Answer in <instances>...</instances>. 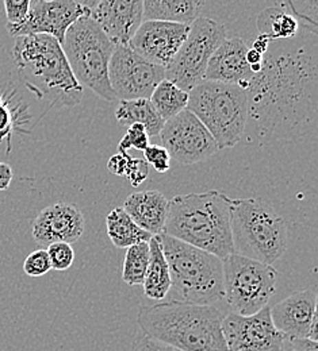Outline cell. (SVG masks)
<instances>
[{
  "label": "cell",
  "instance_id": "obj_1",
  "mask_svg": "<svg viewBox=\"0 0 318 351\" xmlns=\"http://www.w3.org/2000/svg\"><path fill=\"white\" fill-rule=\"evenodd\" d=\"M318 36L304 27L290 40L271 41L247 92L251 139L302 141L317 132Z\"/></svg>",
  "mask_w": 318,
  "mask_h": 351
},
{
  "label": "cell",
  "instance_id": "obj_2",
  "mask_svg": "<svg viewBox=\"0 0 318 351\" xmlns=\"http://www.w3.org/2000/svg\"><path fill=\"white\" fill-rule=\"evenodd\" d=\"M224 313L213 306L167 300L142 306L139 331L182 351H227L223 332Z\"/></svg>",
  "mask_w": 318,
  "mask_h": 351
},
{
  "label": "cell",
  "instance_id": "obj_3",
  "mask_svg": "<svg viewBox=\"0 0 318 351\" xmlns=\"http://www.w3.org/2000/svg\"><path fill=\"white\" fill-rule=\"evenodd\" d=\"M231 207L233 199L220 191L178 195L168 202L163 232L225 260L234 253Z\"/></svg>",
  "mask_w": 318,
  "mask_h": 351
},
{
  "label": "cell",
  "instance_id": "obj_4",
  "mask_svg": "<svg viewBox=\"0 0 318 351\" xmlns=\"http://www.w3.org/2000/svg\"><path fill=\"white\" fill-rule=\"evenodd\" d=\"M12 57L26 86L38 97L63 106H78L82 101L83 86L73 76L56 38L46 34L16 37Z\"/></svg>",
  "mask_w": 318,
  "mask_h": 351
},
{
  "label": "cell",
  "instance_id": "obj_5",
  "mask_svg": "<svg viewBox=\"0 0 318 351\" xmlns=\"http://www.w3.org/2000/svg\"><path fill=\"white\" fill-rule=\"evenodd\" d=\"M159 237L170 266V300L213 306L224 299L223 260L164 232Z\"/></svg>",
  "mask_w": 318,
  "mask_h": 351
},
{
  "label": "cell",
  "instance_id": "obj_6",
  "mask_svg": "<svg viewBox=\"0 0 318 351\" xmlns=\"http://www.w3.org/2000/svg\"><path fill=\"white\" fill-rule=\"evenodd\" d=\"M231 238L234 253L273 265L287 250V224L260 197L233 199Z\"/></svg>",
  "mask_w": 318,
  "mask_h": 351
},
{
  "label": "cell",
  "instance_id": "obj_7",
  "mask_svg": "<svg viewBox=\"0 0 318 351\" xmlns=\"http://www.w3.org/2000/svg\"><path fill=\"white\" fill-rule=\"evenodd\" d=\"M187 110L205 125L220 150L236 146L247 132V92L237 84L202 82L188 92Z\"/></svg>",
  "mask_w": 318,
  "mask_h": 351
},
{
  "label": "cell",
  "instance_id": "obj_8",
  "mask_svg": "<svg viewBox=\"0 0 318 351\" xmlns=\"http://www.w3.org/2000/svg\"><path fill=\"white\" fill-rule=\"evenodd\" d=\"M73 76L99 97L113 101L115 95L109 82V65L115 44L90 15L78 19L61 44Z\"/></svg>",
  "mask_w": 318,
  "mask_h": 351
},
{
  "label": "cell",
  "instance_id": "obj_9",
  "mask_svg": "<svg viewBox=\"0 0 318 351\" xmlns=\"http://www.w3.org/2000/svg\"><path fill=\"white\" fill-rule=\"evenodd\" d=\"M224 299L231 313L251 316L269 306L276 292L277 270L240 254L223 260Z\"/></svg>",
  "mask_w": 318,
  "mask_h": 351
},
{
  "label": "cell",
  "instance_id": "obj_10",
  "mask_svg": "<svg viewBox=\"0 0 318 351\" xmlns=\"http://www.w3.org/2000/svg\"><path fill=\"white\" fill-rule=\"evenodd\" d=\"M225 38L224 25L203 16L195 19L175 57L164 68L166 79L190 92L203 82L210 57Z\"/></svg>",
  "mask_w": 318,
  "mask_h": 351
},
{
  "label": "cell",
  "instance_id": "obj_11",
  "mask_svg": "<svg viewBox=\"0 0 318 351\" xmlns=\"http://www.w3.org/2000/svg\"><path fill=\"white\" fill-rule=\"evenodd\" d=\"M164 79L163 66L149 62L129 45H115L109 65V82L117 99H149Z\"/></svg>",
  "mask_w": 318,
  "mask_h": 351
},
{
  "label": "cell",
  "instance_id": "obj_12",
  "mask_svg": "<svg viewBox=\"0 0 318 351\" xmlns=\"http://www.w3.org/2000/svg\"><path fill=\"white\" fill-rule=\"evenodd\" d=\"M159 138L170 157L183 165L198 164L220 152L213 135L187 108L166 121Z\"/></svg>",
  "mask_w": 318,
  "mask_h": 351
},
{
  "label": "cell",
  "instance_id": "obj_13",
  "mask_svg": "<svg viewBox=\"0 0 318 351\" xmlns=\"http://www.w3.org/2000/svg\"><path fill=\"white\" fill-rule=\"evenodd\" d=\"M91 11L78 4L75 0H41L30 5L29 14L19 25H7L12 37L46 34L64 43L68 29L82 16L90 15Z\"/></svg>",
  "mask_w": 318,
  "mask_h": 351
},
{
  "label": "cell",
  "instance_id": "obj_14",
  "mask_svg": "<svg viewBox=\"0 0 318 351\" xmlns=\"http://www.w3.org/2000/svg\"><path fill=\"white\" fill-rule=\"evenodd\" d=\"M223 332L227 351H279L284 341L273 326L269 306L251 316L230 312L224 316Z\"/></svg>",
  "mask_w": 318,
  "mask_h": 351
},
{
  "label": "cell",
  "instance_id": "obj_15",
  "mask_svg": "<svg viewBox=\"0 0 318 351\" xmlns=\"http://www.w3.org/2000/svg\"><path fill=\"white\" fill-rule=\"evenodd\" d=\"M190 25L170 21H144L129 46L152 64L166 68L182 46Z\"/></svg>",
  "mask_w": 318,
  "mask_h": 351
},
{
  "label": "cell",
  "instance_id": "obj_16",
  "mask_svg": "<svg viewBox=\"0 0 318 351\" xmlns=\"http://www.w3.org/2000/svg\"><path fill=\"white\" fill-rule=\"evenodd\" d=\"M271 311L275 328L284 338H308L317 341V293L313 289L295 292Z\"/></svg>",
  "mask_w": 318,
  "mask_h": 351
},
{
  "label": "cell",
  "instance_id": "obj_17",
  "mask_svg": "<svg viewBox=\"0 0 318 351\" xmlns=\"http://www.w3.org/2000/svg\"><path fill=\"white\" fill-rule=\"evenodd\" d=\"M84 232V217L82 211L65 202L44 208L33 221V238L41 246L56 242L75 243Z\"/></svg>",
  "mask_w": 318,
  "mask_h": 351
},
{
  "label": "cell",
  "instance_id": "obj_18",
  "mask_svg": "<svg viewBox=\"0 0 318 351\" xmlns=\"http://www.w3.org/2000/svg\"><path fill=\"white\" fill-rule=\"evenodd\" d=\"M115 45H128L144 22V0H99L90 14Z\"/></svg>",
  "mask_w": 318,
  "mask_h": 351
},
{
  "label": "cell",
  "instance_id": "obj_19",
  "mask_svg": "<svg viewBox=\"0 0 318 351\" xmlns=\"http://www.w3.org/2000/svg\"><path fill=\"white\" fill-rule=\"evenodd\" d=\"M247 51L248 46L241 38L227 37L210 57L203 82L237 84L247 89L253 75L247 61Z\"/></svg>",
  "mask_w": 318,
  "mask_h": 351
},
{
  "label": "cell",
  "instance_id": "obj_20",
  "mask_svg": "<svg viewBox=\"0 0 318 351\" xmlns=\"http://www.w3.org/2000/svg\"><path fill=\"white\" fill-rule=\"evenodd\" d=\"M137 226L152 235L164 231L168 213V200L159 191H142L132 193L122 207Z\"/></svg>",
  "mask_w": 318,
  "mask_h": 351
},
{
  "label": "cell",
  "instance_id": "obj_21",
  "mask_svg": "<svg viewBox=\"0 0 318 351\" xmlns=\"http://www.w3.org/2000/svg\"><path fill=\"white\" fill-rule=\"evenodd\" d=\"M144 295L150 300H164L171 289V274L159 235L149 239V263L144 277Z\"/></svg>",
  "mask_w": 318,
  "mask_h": 351
},
{
  "label": "cell",
  "instance_id": "obj_22",
  "mask_svg": "<svg viewBox=\"0 0 318 351\" xmlns=\"http://www.w3.org/2000/svg\"><path fill=\"white\" fill-rule=\"evenodd\" d=\"M206 0H144V21H170L191 25L205 8Z\"/></svg>",
  "mask_w": 318,
  "mask_h": 351
},
{
  "label": "cell",
  "instance_id": "obj_23",
  "mask_svg": "<svg viewBox=\"0 0 318 351\" xmlns=\"http://www.w3.org/2000/svg\"><path fill=\"white\" fill-rule=\"evenodd\" d=\"M115 119L122 126L141 125L149 138L160 135L166 121L159 115L149 99L121 100L115 110Z\"/></svg>",
  "mask_w": 318,
  "mask_h": 351
},
{
  "label": "cell",
  "instance_id": "obj_24",
  "mask_svg": "<svg viewBox=\"0 0 318 351\" xmlns=\"http://www.w3.org/2000/svg\"><path fill=\"white\" fill-rule=\"evenodd\" d=\"M106 227L110 241L118 249H128L139 242H149L153 237L139 228L122 207L114 208L107 215Z\"/></svg>",
  "mask_w": 318,
  "mask_h": 351
},
{
  "label": "cell",
  "instance_id": "obj_25",
  "mask_svg": "<svg viewBox=\"0 0 318 351\" xmlns=\"http://www.w3.org/2000/svg\"><path fill=\"white\" fill-rule=\"evenodd\" d=\"M258 29L262 36H267L270 40L276 41L294 38L298 34L301 25L291 14L286 11L267 8L258 16Z\"/></svg>",
  "mask_w": 318,
  "mask_h": 351
},
{
  "label": "cell",
  "instance_id": "obj_26",
  "mask_svg": "<svg viewBox=\"0 0 318 351\" xmlns=\"http://www.w3.org/2000/svg\"><path fill=\"white\" fill-rule=\"evenodd\" d=\"M152 106L156 108L159 115L168 121L187 108L188 92L183 90L172 82L164 79L157 84L149 97Z\"/></svg>",
  "mask_w": 318,
  "mask_h": 351
},
{
  "label": "cell",
  "instance_id": "obj_27",
  "mask_svg": "<svg viewBox=\"0 0 318 351\" xmlns=\"http://www.w3.org/2000/svg\"><path fill=\"white\" fill-rule=\"evenodd\" d=\"M149 263V242H139L128 247L124 267L122 280L130 287H138L144 284L145 271Z\"/></svg>",
  "mask_w": 318,
  "mask_h": 351
},
{
  "label": "cell",
  "instance_id": "obj_28",
  "mask_svg": "<svg viewBox=\"0 0 318 351\" xmlns=\"http://www.w3.org/2000/svg\"><path fill=\"white\" fill-rule=\"evenodd\" d=\"M288 14H291L301 27L316 33L318 27V0H282Z\"/></svg>",
  "mask_w": 318,
  "mask_h": 351
},
{
  "label": "cell",
  "instance_id": "obj_29",
  "mask_svg": "<svg viewBox=\"0 0 318 351\" xmlns=\"http://www.w3.org/2000/svg\"><path fill=\"white\" fill-rule=\"evenodd\" d=\"M46 252H47L50 266L53 270L64 271L73 265L75 250L71 243L56 242V243L49 245Z\"/></svg>",
  "mask_w": 318,
  "mask_h": 351
},
{
  "label": "cell",
  "instance_id": "obj_30",
  "mask_svg": "<svg viewBox=\"0 0 318 351\" xmlns=\"http://www.w3.org/2000/svg\"><path fill=\"white\" fill-rule=\"evenodd\" d=\"M149 136L144 126L130 125L124 138L118 143V152H128L129 149H136L144 152L149 146Z\"/></svg>",
  "mask_w": 318,
  "mask_h": 351
},
{
  "label": "cell",
  "instance_id": "obj_31",
  "mask_svg": "<svg viewBox=\"0 0 318 351\" xmlns=\"http://www.w3.org/2000/svg\"><path fill=\"white\" fill-rule=\"evenodd\" d=\"M50 270H52V266H50L49 256L45 249H38L32 252L23 263V271L29 277H43Z\"/></svg>",
  "mask_w": 318,
  "mask_h": 351
},
{
  "label": "cell",
  "instance_id": "obj_32",
  "mask_svg": "<svg viewBox=\"0 0 318 351\" xmlns=\"http://www.w3.org/2000/svg\"><path fill=\"white\" fill-rule=\"evenodd\" d=\"M144 161L148 165H152L159 173L168 172L171 167V157L168 152L163 146L157 145H149L144 150Z\"/></svg>",
  "mask_w": 318,
  "mask_h": 351
},
{
  "label": "cell",
  "instance_id": "obj_33",
  "mask_svg": "<svg viewBox=\"0 0 318 351\" xmlns=\"http://www.w3.org/2000/svg\"><path fill=\"white\" fill-rule=\"evenodd\" d=\"M14 129H15V114L11 110L8 100H5L3 95H0V142L5 139L8 147L11 145V136H12Z\"/></svg>",
  "mask_w": 318,
  "mask_h": 351
},
{
  "label": "cell",
  "instance_id": "obj_34",
  "mask_svg": "<svg viewBox=\"0 0 318 351\" xmlns=\"http://www.w3.org/2000/svg\"><path fill=\"white\" fill-rule=\"evenodd\" d=\"M148 176H149V165L144 161V158H136L129 154L124 177L129 180L130 184L137 188L146 180Z\"/></svg>",
  "mask_w": 318,
  "mask_h": 351
},
{
  "label": "cell",
  "instance_id": "obj_35",
  "mask_svg": "<svg viewBox=\"0 0 318 351\" xmlns=\"http://www.w3.org/2000/svg\"><path fill=\"white\" fill-rule=\"evenodd\" d=\"M32 0H4L7 25H19L29 14Z\"/></svg>",
  "mask_w": 318,
  "mask_h": 351
},
{
  "label": "cell",
  "instance_id": "obj_36",
  "mask_svg": "<svg viewBox=\"0 0 318 351\" xmlns=\"http://www.w3.org/2000/svg\"><path fill=\"white\" fill-rule=\"evenodd\" d=\"M129 351H182L171 345H167L164 342H160L157 339H153L148 335H145L144 332L138 331L137 332L133 342H132V346H130V350Z\"/></svg>",
  "mask_w": 318,
  "mask_h": 351
},
{
  "label": "cell",
  "instance_id": "obj_37",
  "mask_svg": "<svg viewBox=\"0 0 318 351\" xmlns=\"http://www.w3.org/2000/svg\"><path fill=\"white\" fill-rule=\"evenodd\" d=\"M279 351H318L317 341L308 338H284Z\"/></svg>",
  "mask_w": 318,
  "mask_h": 351
},
{
  "label": "cell",
  "instance_id": "obj_38",
  "mask_svg": "<svg viewBox=\"0 0 318 351\" xmlns=\"http://www.w3.org/2000/svg\"><path fill=\"white\" fill-rule=\"evenodd\" d=\"M128 157H129L128 152H118L117 154L111 156L107 162L109 172L113 175L124 177L126 165H128Z\"/></svg>",
  "mask_w": 318,
  "mask_h": 351
},
{
  "label": "cell",
  "instance_id": "obj_39",
  "mask_svg": "<svg viewBox=\"0 0 318 351\" xmlns=\"http://www.w3.org/2000/svg\"><path fill=\"white\" fill-rule=\"evenodd\" d=\"M12 169L8 164L0 162V191H7L12 181Z\"/></svg>",
  "mask_w": 318,
  "mask_h": 351
},
{
  "label": "cell",
  "instance_id": "obj_40",
  "mask_svg": "<svg viewBox=\"0 0 318 351\" xmlns=\"http://www.w3.org/2000/svg\"><path fill=\"white\" fill-rule=\"evenodd\" d=\"M271 41H273V40H270L267 36H262V34H260V36L253 41L252 49H255L256 51H259L260 54L264 56V53L267 51V49H269V46L271 44Z\"/></svg>",
  "mask_w": 318,
  "mask_h": 351
},
{
  "label": "cell",
  "instance_id": "obj_41",
  "mask_svg": "<svg viewBox=\"0 0 318 351\" xmlns=\"http://www.w3.org/2000/svg\"><path fill=\"white\" fill-rule=\"evenodd\" d=\"M247 61L251 65L253 64H260L263 61V54H260L259 51H256L255 49L252 47H248V51H247Z\"/></svg>",
  "mask_w": 318,
  "mask_h": 351
},
{
  "label": "cell",
  "instance_id": "obj_42",
  "mask_svg": "<svg viewBox=\"0 0 318 351\" xmlns=\"http://www.w3.org/2000/svg\"><path fill=\"white\" fill-rule=\"evenodd\" d=\"M75 1H76L78 4H80L82 7L90 10V11H92V10L95 8V5L99 3V0H75Z\"/></svg>",
  "mask_w": 318,
  "mask_h": 351
},
{
  "label": "cell",
  "instance_id": "obj_43",
  "mask_svg": "<svg viewBox=\"0 0 318 351\" xmlns=\"http://www.w3.org/2000/svg\"><path fill=\"white\" fill-rule=\"evenodd\" d=\"M0 351H3V350H1V349H0Z\"/></svg>",
  "mask_w": 318,
  "mask_h": 351
}]
</instances>
